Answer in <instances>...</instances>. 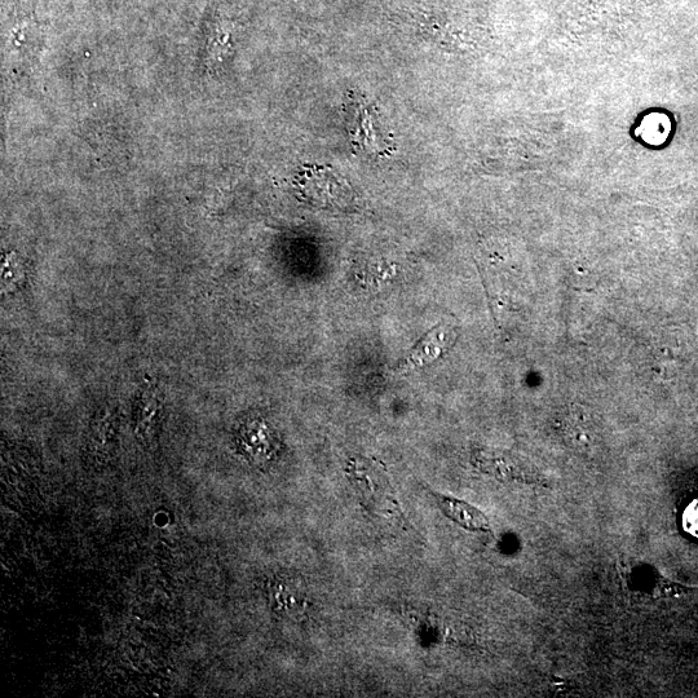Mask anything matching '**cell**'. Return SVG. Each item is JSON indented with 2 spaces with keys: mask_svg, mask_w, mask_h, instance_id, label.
<instances>
[{
  "mask_svg": "<svg viewBox=\"0 0 698 698\" xmlns=\"http://www.w3.org/2000/svg\"><path fill=\"white\" fill-rule=\"evenodd\" d=\"M351 479L369 510L386 516L402 519V512L395 494L381 472L365 462H357L349 468Z\"/></svg>",
  "mask_w": 698,
  "mask_h": 698,
  "instance_id": "obj_1",
  "label": "cell"
},
{
  "mask_svg": "<svg viewBox=\"0 0 698 698\" xmlns=\"http://www.w3.org/2000/svg\"><path fill=\"white\" fill-rule=\"evenodd\" d=\"M432 496L435 497L444 514L461 527L474 530V532H488L490 530L489 520L479 508L471 506L470 503L461 501V499L444 496V494L432 492Z\"/></svg>",
  "mask_w": 698,
  "mask_h": 698,
  "instance_id": "obj_2",
  "label": "cell"
},
{
  "mask_svg": "<svg viewBox=\"0 0 698 698\" xmlns=\"http://www.w3.org/2000/svg\"><path fill=\"white\" fill-rule=\"evenodd\" d=\"M450 342H452V330L444 325H439L413 348L412 353L402 366L405 369H414L430 364L437 357L443 355L444 349L449 347Z\"/></svg>",
  "mask_w": 698,
  "mask_h": 698,
  "instance_id": "obj_3",
  "label": "cell"
},
{
  "mask_svg": "<svg viewBox=\"0 0 698 698\" xmlns=\"http://www.w3.org/2000/svg\"><path fill=\"white\" fill-rule=\"evenodd\" d=\"M683 530L698 540V498L693 499L683 512Z\"/></svg>",
  "mask_w": 698,
  "mask_h": 698,
  "instance_id": "obj_4",
  "label": "cell"
}]
</instances>
